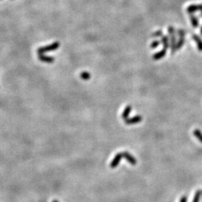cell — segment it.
Masks as SVG:
<instances>
[{
    "label": "cell",
    "instance_id": "cell-20",
    "mask_svg": "<svg viewBox=\"0 0 202 202\" xmlns=\"http://www.w3.org/2000/svg\"><path fill=\"white\" fill-rule=\"evenodd\" d=\"M200 32H201V36H202V26L201 27V31H200Z\"/></svg>",
    "mask_w": 202,
    "mask_h": 202
},
{
    "label": "cell",
    "instance_id": "cell-2",
    "mask_svg": "<svg viewBox=\"0 0 202 202\" xmlns=\"http://www.w3.org/2000/svg\"><path fill=\"white\" fill-rule=\"evenodd\" d=\"M59 47H60L59 42L56 41L54 42V43H52V44H50V45H47V46H44V47H40V48L38 49L37 52H38L39 55L44 54V53H46V52H51V51L56 50V49H59Z\"/></svg>",
    "mask_w": 202,
    "mask_h": 202
},
{
    "label": "cell",
    "instance_id": "cell-7",
    "mask_svg": "<svg viewBox=\"0 0 202 202\" xmlns=\"http://www.w3.org/2000/svg\"><path fill=\"white\" fill-rule=\"evenodd\" d=\"M122 154H123V158H125L131 165H136V160L133 156H132L130 153L128 152H122Z\"/></svg>",
    "mask_w": 202,
    "mask_h": 202
},
{
    "label": "cell",
    "instance_id": "cell-3",
    "mask_svg": "<svg viewBox=\"0 0 202 202\" xmlns=\"http://www.w3.org/2000/svg\"><path fill=\"white\" fill-rule=\"evenodd\" d=\"M185 35H186V32L183 29H180L178 31V35L179 37V39H178V42H177V50H179L183 47V46L184 45L185 43Z\"/></svg>",
    "mask_w": 202,
    "mask_h": 202
},
{
    "label": "cell",
    "instance_id": "cell-21",
    "mask_svg": "<svg viewBox=\"0 0 202 202\" xmlns=\"http://www.w3.org/2000/svg\"><path fill=\"white\" fill-rule=\"evenodd\" d=\"M200 17H202V10L200 12Z\"/></svg>",
    "mask_w": 202,
    "mask_h": 202
},
{
    "label": "cell",
    "instance_id": "cell-12",
    "mask_svg": "<svg viewBox=\"0 0 202 202\" xmlns=\"http://www.w3.org/2000/svg\"><path fill=\"white\" fill-rule=\"evenodd\" d=\"M161 43H162V46H163L164 49H168V48L170 46V43H169V38L167 35H162L161 37Z\"/></svg>",
    "mask_w": 202,
    "mask_h": 202
},
{
    "label": "cell",
    "instance_id": "cell-1",
    "mask_svg": "<svg viewBox=\"0 0 202 202\" xmlns=\"http://www.w3.org/2000/svg\"><path fill=\"white\" fill-rule=\"evenodd\" d=\"M168 33L170 38V48H171V53L174 55L177 51V39L175 29L173 26L168 27Z\"/></svg>",
    "mask_w": 202,
    "mask_h": 202
},
{
    "label": "cell",
    "instance_id": "cell-11",
    "mask_svg": "<svg viewBox=\"0 0 202 202\" xmlns=\"http://www.w3.org/2000/svg\"><path fill=\"white\" fill-rule=\"evenodd\" d=\"M38 59L40 61L45 63H52L54 62V58L52 57V56H45L44 54L39 55Z\"/></svg>",
    "mask_w": 202,
    "mask_h": 202
},
{
    "label": "cell",
    "instance_id": "cell-6",
    "mask_svg": "<svg viewBox=\"0 0 202 202\" xmlns=\"http://www.w3.org/2000/svg\"><path fill=\"white\" fill-rule=\"evenodd\" d=\"M141 120H142V118L140 115H136V116L132 117V118H127L124 120V122L125 124H136V123H139V122H141Z\"/></svg>",
    "mask_w": 202,
    "mask_h": 202
},
{
    "label": "cell",
    "instance_id": "cell-5",
    "mask_svg": "<svg viewBox=\"0 0 202 202\" xmlns=\"http://www.w3.org/2000/svg\"><path fill=\"white\" fill-rule=\"evenodd\" d=\"M201 11L202 10V4H198V5H190L187 8V11L189 14H194L196 11Z\"/></svg>",
    "mask_w": 202,
    "mask_h": 202
},
{
    "label": "cell",
    "instance_id": "cell-4",
    "mask_svg": "<svg viewBox=\"0 0 202 202\" xmlns=\"http://www.w3.org/2000/svg\"><path fill=\"white\" fill-rule=\"evenodd\" d=\"M122 158H123V154H122V153H117L116 155H115V157H114L113 160H112V161L111 162V163H110V167H111V169L116 168L117 166H118L119 162H121V160Z\"/></svg>",
    "mask_w": 202,
    "mask_h": 202
},
{
    "label": "cell",
    "instance_id": "cell-17",
    "mask_svg": "<svg viewBox=\"0 0 202 202\" xmlns=\"http://www.w3.org/2000/svg\"><path fill=\"white\" fill-rule=\"evenodd\" d=\"M160 44H161L160 40H153L151 44H150V48H151V49H156V48H157L160 45Z\"/></svg>",
    "mask_w": 202,
    "mask_h": 202
},
{
    "label": "cell",
    "instance_id": "cell-9",
    "mask_svg": "<svg viewBox=\"0 0 202 202\" xmlns=\"http://www.w3.org/2000/svg\"><path fill=\"white\" fill-rule=\"evenodd\" d=\"M192 39L195 40V44L197 45L199 51L202 52V39L201 38L199 35H196V34H193V35H192Z\"/></svg>",
    "mask_w": 202,
    "mask_h": 202
},
{
    "label": "cell",
    "instance_id": "cell-14",
    "mask_svg": "<svg viewBox=\"0 0 202 202\" xmlns=\"http://www.w3.org/2000/svg\"><path fill=\"white\" fill-rule=\"evenodd\" d=\"M80 77L83 80H89L91 78V74L87 71H83L80 73Z\"/></svg>",
    "mask_w": 202,
    "mask_h": 202
},
{
    "label": "cell",
    "instance_id": "cell-8",
    "mask_svg": "<svg viewBox=\"0 0 202 202\" xmlns=\"http://www.w3.org/2000/svg\"><path fill=\"white\" fill-rule=\"evenodd\" d=\"M189 20L191 22L192 27L195 29L198 28L199 26V20L197 16H195L194 14H189Z\"/></svg>",
    "mask_w": 202,
    "mask_h": 202
},
{
    "label": "cell",
    "instance_id": "cell-16",
    "mask_svg": "<svg viewBox=\"0 0 202 202\" xmlns=\"http://www.w3.org/2000/svg\"><path fill=\"white\" fill-rule=\"evenodd\" d=\"M194 135H195V136L196 138H197L199 140V141H201V142L202 143V132H201L199 130H195L193 132Z\"/></svg>",
    "mask_w": 202,
    "mask_h": 202
},
{
    "label": "cell",
    "instance_id": "cell-18",
    "mask_svg": "<svg viewBox=\"0 0 202 202\" xmlns=\"http://www.w3.org/2000/svg\"><path fill=\"white\" fill-rule=\"evenodd\" d=\"M163 35V33H162V30H157V31H155V32H153V34H152L151 37L152 38H161V37Z\"/></svg>",
    "mask_w": 202,
    "mask_h": 202
},
{
    "label": "cell",
    "instance_id": "cell-19",
    "mask_svg": "<svg viewBox=\"0 0 202 202\" xmlns=\"http://www.w3.org/2000/svg\"><path fill=\"white\" fill-rule=\"evenodd\" d=\"M180 202H187V198L186 196H183L180 200Z\"/></svg>",
    "mask_w": 202,
    "mask_h": 202
},
{
    "label": "cell",
    "instance_id": "cell-22",
    "mask_svg": "<svg viewBox=\"0 0 202 202\" xmlns=\"http://www.w3.org/2000/svg\"><path fill=\"white\" fill-rule=\"evenodd\" d=\"M52 202H59V201H56V200H54Z\"/></svg>",
    "mask_w": 202,
    "mask_h": 202
},
{
    "label": "cell",
    "instance_id": "cell-13",
    "mask_svg": "<svg viewBox=\"0 0 202 202\" xmlns=\"http://www.w3.org/2000/svg\"><path fill=\"white\" fill-rule=\"evenodd\" d=\"M131 109H132V107H131L130 106H127V107H126L125 109H124V111H123V113H122V118L125 120V119L128 118V117H129Z\"/></svg>",
    "mask_w": 202,
    "mask_h": 202
},
{
    "label": "cell",
    "instance_id": "cell-15",
    "mask_svg": "<svg viewBox=\"0 0 202 202\" xmlns=\"http://www.w3.org/2000/svg\"><path fill=\"white\" fill-rule=\"evenodd\" d=\"M201 194H202V191H201V190H198L197 192H196V193H195V196H194L192 202H199Z\"/></svg>",
    "mask_w": 202,
    "mask_h": 202
},
{
    "label": "cell",
    "instance_id": "cell-10",
    "mask_svg": "<svg viewBox=\"0 0 202 202\" xmlns=\"http://www.w3.org/2000/svg\"><path fill=\"white\" fill-rule=\"evenodd\" d=\"M166 52H167V49H162L160 51L156 52L155 54H153V59L154 60H160L161 59H162L163 57H165L166 55Z\"/></svg>",
    "mask_w": 202,
    "mask_h": 202
}]
</instances>
